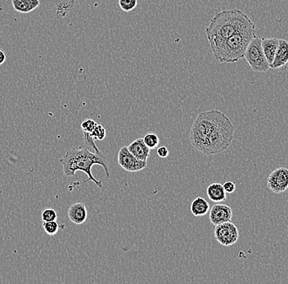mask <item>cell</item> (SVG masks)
I'll return each mask as SVG.
<instances>
[{"label": "cell", "mask_w": 288, "mask_h": 284, "mask_svg": "<svg viewBox=\"0 0 288 284\" xmlns=\"http://www.w3.org/2000/svg\"><path fill=\"white\" fill-rule=\"evenodd\" d=\"M235 127L230 119L219 110H209L197 115L191 126L190 142L206 156L226 151L233 142Z\"/></svg>", "instance_id": "6da1fadb"}, {"label": "cell", "mask_w": 288, "mask_h": 284, "mask_svg": "<svg viewBox=\"0 0 288 284\" xmlns=\"http://www.w3.org/2000/svg\"><path fill=\"white\" fill-rule=\"evenodd\" d=\"M60 163L65 176L68 177L75 176L76 171H82L88 176V180L85 182L93 181L100 189L102 188V182L93 177L92 174L93 165L101 166L104 169L106 177H110L108 162L102 152H90L87 148L79 149L72 148L69 149L63 158H61Z\"/></svg>", "instance_id": "7a4b0ae2"}, {"label": "cell", "mask_w": 288, "mask_h": 284, "mask_svg": "<svg viewBox=\"0 0 288 284\" xmlns=\"http://www.w3.org/2000/svg\"><path fill=\"white\" fill-rule=\"evenodd\" d=\"M254 25L248 16L242 10L226 9L213 17L205 32L209 44H211L225 40Z\"/></svg>", "instance_id": "3957f363"}, {"label": "cell", "mask_w": 288, "mask_h": 284, "mask_svg": "<svg viewBox=\"0 0 288 284\" xmlns=\"http://www.w3.org/2000/svg\"><path fill=\"white\" fill-rule=\"evenodd\" d=\"M255 26L247 27L225 40L211 43V52L216 60L225 63L237 62L244 58L246 48L255 36Z\"/></svg>", "instance_id": "277c9868"}, {"label": "cell", "mask_w": 288, "mask_h": 284, "mask_svg": "<svg viewBox=\"0 0 288 284\" xmlns=\"http://www.w3.org/2000/svg\"><path fill=\"white\" fill-rule=\"evenodd\" d=\"M244 58L254 71L265 72L270 68L262 49L261 39L258 38L256 36L250 40Z\"/></svg>", "instance_id": "5b68a950"}, {"label": "cell", "mask_w": 288, "mask_h": 284, "mask_svg": "<svg viewBox=\"0 0 288 284\" xmlns=\"http://www.w3.org/2000/svg\"><path fill=\"white\" fill-rule=\"evenodd\" d=\"M215 239L224 246L235 244L239 238V232L237 226L231 221L215 225Z\"/></svg>", "instance_id": "8992f818"}, {"label": "cell", "mask_w": 288, "mask_h": 284, "mask_svg": "<svg viewBox=\"0 0 288 284\" xmlns=\"http://www.w3.org/2000/svg\"><path fill=\"white\" fill-rule=\"evenodd\" d=\"M118 164L128 172H138L146 168L148 162L138 160L128 149V147H122L118 153Z\"/></svg>", "instance_id": "52a82bcc"}, {"label": "cell", "mask_w": 288, "mask_h": 284, "mask_svg": "<svg viewBox=\"0 0 288 284\" xmlns=\"http://www.w3.org/2000/svg\"><path fill=\"white\" fill-rule=\"evenodd\" d=\"M267 186L275 193H282L288 189V169L279 167L269 175Z\"/></svg>", "instance_id": "ba28073f"}, {"label": "cell", "mask_w": 288, "mask_h": 284, "mask_svg": "<svg viewBox=\"0 0 288 284\" xmlns=\"http://www.w3.org/2000/svg\"><path fill=\"white\" fill-rule=\"evenodd\" d=\"M210 220L214 225L230 221L233 217V210L225 204H215L210 209Z\"/></svg>", "instance_id": "9c48e42d"}, {"label": "cell", "mask_w": 288, "mask_h": 284, "mask_svg": "<svg viewBox=\"0 0 288 284\" xmlns=\"http://www.w3.org/2000/svg\"><path fill=\"white\" fill-rule=\"evenodd\" d=\"M69 220L73 224L80 225L86 221L88 211L86 206L83 202H76L71 205L67 211Z\"/></svg>", "instance_id": "30bf717a"}, {"label": "cell", "mask_w": 288, "mask_h": 284, "mask_svg": "<svg viewBox=\"0 0 288 284\" xmlns=\"http://www.w3.org/2000/svg\"><path fill=\"white\" fill-rule=\"evenodd\" d=\"M288 63V41L286 40H279V45L275 54L270 68L278 69L283 67Z\"/></svg>", "instance_id": "8fae6325"}, {"label": "cell", "mask_w": 288, "mask_h": 284, "mask_svg": "<svg viewBox=\"0 0 288 284\" xmlns=\"http://www.w3.org/2000/svg\"><path fill=\"white\" fill-rule=\"evenodd\" d=\"M128 147L129 151L138 160L148 162L150 157V149L144 144L142 138H137Z\"/></svg>", "instance_id": "7c38bea8"}, {"label": "cell", "mask_w": 288, "mask_h": 284, "mask_svg": "<svg viewBox=\"0 0 288 284\" xmlns=\"http://www.w3.org/2000/svg\"><path fill=\"white\" fill-rule=\"evenodd\" d=\"M262 49L264 51V56L268 61L269 67L274 59L275 54L279 45V40L275 37L272 38L261 39Z\"/></svg>", "instance_id": "4fadbf2b"}, {"label": "cell", "mask_w": 288, "mask_h": 284, "mask_svg": "<svg viewBox=\"0 0 288 284\" xmlns=\"http://www.w3.org/2000/svg\"><path fill=\"white\" fill-rule=\"evenodd\" d=\"M40 0H12L14 10L20 14H29L40 6Z\"/></svg>", "instance_id": "5bb4252c"}, {"label": "cell", "mask_w": 288, "mask_h": 284, "mask_svg": "<svg viewBox=\"0 0 288 284\" xmlns=\"http://www.w3.org/2000/svg\"><path fill=\"white\" fill-rule=\"evenodd\" d=\"M207 196L214 202L225 201L227 198L226 192L224 191L223 185L220 183H214L207 188Z\"/></svg>", "instance_id": "9a60e30c"}, {"label": "cell", "mask_w": 288, "mask_h": 284, "mask_svg": "<svg viewBox=\"0 0 288 284\" xmlns=\"http://www.w3.org/2000/svg\"><path fill=\"white\" fill-rule=\"evenodd\" d=\"M211 207L209 202L202 197H197L191 204V212L195 216H203L208 213Z\"/></svg>", "instance_id": "2e32d148"}, {"label": "cell", "mask_w": 288, "mask_h": 284, "mask_svg": "<svg viewBox=\"0 0 288 284\" xmlns=\"http://www.w3.org/2000/svg\"><path fill=\"white\" fill-rule=\"evenodd\" d=\"M142 139H143L144 144L150 150L158 149L160 144V138L155 133L150 132V133H147Z\"/></svg>", "instance_id": "e0dca14e"}, {"label": "cell", "mask_w": 288, "mask_h": 284, "mask_svg": "<svg viewBox=\"0 0 288 284\" xmlns=\"http://www.w3.org/2000/svg\"><path fill=\"white\" fill-rule=\"evenodd\" d=\"M43 228L45 229V233L50 236L55 235L59 230V224L55 221H49V222H44Z\"/></svg>", "instance_id": "ac0fdd59"}, {"label": "cell", "mask_w": 288, "mask_h": 284, "mask_svg": "<svg viewBox=\"0 0 288 284\" xmlns=\"http://www.w3.org/2000/svg\"><path fill=\"white\" fill-rule=\"evenodd\" d=\"M90 136L94 140H103L106 138V130L102 124H98L95 129L90 133Z\"/></svg>", "instance_id": "d6986e66"}, {"label": "cell", "mask_w": 288, "mask_h": 284, "mask_svg": "<svg viewBox=\"0 0 288 284\" xmlns=\"http://www.w3.org/2000/svg\"><path fill=\"white\" fill-rule=\"evenodd\" d=\"M98 123L96 122L95 120H91V119H85L83 120L80 124L81 129H82L83 133H90L93 132V129H95Z\"/></svg>", "instance_id": "ffe728a7"}, {"label": "cell", "mask_w": 288, "mask_h": 284, "mask_svg": "<svg viewBox=\"0 0 288 284\" xmlns=\"http://www.w3.org/2000/svg\"><path fill=\"white\" fill-rule=\"evenodd\" d=\"M41 217H42L43 222H49V221H55L58 218V215L55 210L48 208L43 211Z\"/></svg>", "instance_id": "44dd1931"}, {"label": "cell", "mask_w": 288, "mask_h": 284, "mask_svg": "<svg viewBox=\"0 0 288 284\" xmlns=\"http://www.w3.org/2000/svg\"><path fill=\"white\" fill-rule=\"evenodd\" d=\"M137 0H119V6L124 12H130L137 7Z\"/></svg>", "instance_id": "7402d4cb"}, {"label": "cell", "mask_w": 288, "mask_h": 284, "mask_svg": "<svg viewBox=\"0 0 288 284\" xmlns=\"http://www.w3.org/2000/svg\"><path fill=\"white\" fill-rule=\"evenodd\" d=\"M223 187H224V191L226 192V193H233V192L235 191L236 185L235 183L233 182V181H227L223 185Z\"/></svg>", "instance_id": "603a6c76"}, {"label": "cell", "mask_w": 288, "mask_h": 284, "mask_svg": "<svg viewBox=\"0 0 288 284\" xmlns=\"http://www.w3.org/2000/svg\"><path fill=\"white\" fill-rule=\"evenodd\" d=\"M157 154L161 158H167L169 156V150L166 146H161L158 148Z\"/></svg>", "instance_id": "cb8c5ba5"}, {"label": "cell", "mask_w": 288, "mask_h": 284, "mask_svg": "<svg viewBox=\"0 0 288 284\" xmlns=\"http://www.w3.org/2000/svg\"><path fill=\"white\" fill-rule=\"evenodd\" d=\"M6 60V54L5 52L0 50V65H2Z\"/></svg>", "instance_id": "d4e9b609"}]
</instances>
